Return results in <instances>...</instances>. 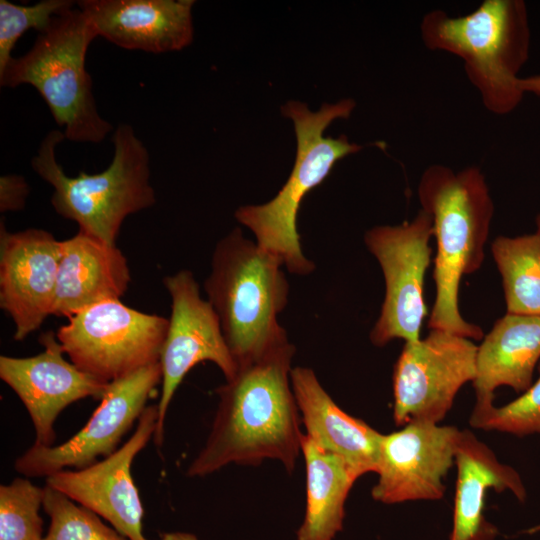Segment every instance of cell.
Listing matches in <instances>:
<instances>
[{
	"mask_svg": "<svg viewBox=\"0 0 540 540\" xmlns=\"http://www.w3.org/2000/svg\"><path fill=\"white\" fill-rule=\"evenodd\" d=\"M282 267L239 228L214 249L204 289L237 367L289 342L277 319L289 293Z\"/></svg>",
	"mask_w": 540,
	"mask_h": 540,
	"instance_id": "3957f363",
	"label": "cell"
},
{
	"mask_svg": "<svg viewBox=\"0 0 540 540\" xmlns=\"http://www.w3.org/2000/svg\"><path fill=\"white\" fill-rule=\"evenodd\" d=\"M301 452L306 468V510L297 540H333L343 528L345 502L360 475L305 434Z\"/></svg>",
	"mask_w": 540,
	"mask_h": 540,
	"instance_id": "7402d4cb",
	"label": "cell"
},
{
	"mask_svg": "<svg viewBox=\"0 0 540 540\" xmlns=\"http://www.w3.org/2000/svg\"><path fill=\"white\" fill-rule=\"evenodd\" d=\"M295 347L286 343L238 365L216 392L219 405L208 439L187 469L202 477L236 463L280 461L288 472L301 453L300 417L291 386Z\"/></svg>",
	"mask_w": 540,
	"mask_h": 540,
	"instance_id": "6da1fadb",
	"label": "cell"
},
{
	"mask_svg": "<svg viewBox=\"0 0 540 540\" xmlns=\"http://www.w3.org/2000/svg\"><path fill=\"white\" fill-rule=\"evenodd\" d=\"M160 540H199L194 534L187 532L164 533Z\"/></svg>",
	"mask_w": 540,
	"mask_h": 540,
	"instance_id": "f546056e",
	"label": "cell"
},
{
	"mask_svg": "<svg viewBox=\"0 0 540 540\" xmlns=\"http://www.w3.org/2000/svg\"><path fill=\"white\" fill-rule=\"evenodd\" d=\"M160 382V362L110 382L100 405L77 434L58 446L34 444L16 459V471L26 477L47 478L65 468H86L98 457L112 455Z\"/></svg>",
	"mask_w": 540,
	"mask_h": 540,
	"instance_id": "8fae6325",
	"label": "cell"
},
{
	"mask_svg": "<svg viewBox=\"0 0 540 540\" xmlns=\"http://www.w3.org/2000/svg\"><path fill=\"white\" fill-rule=\"evenodd\" d=\"M163 284L171 297V315L159 361L162 389L154 434L158 447L163 443L165 417L173 396L195 365L203 361L213 362L226 381L232 379L237 371L218 316L209 301L202 299L192 272L180 270L165 276Z\"/></svg>",
	"mask_w": 540,
	"mask_h": 540,
	"instance_id": "7c38bea8",
	"label": "cell"
},
{
	"mask_svg": "<svg viewBox=\"0 0 540 540\" xmlns=\"http://www.w3.org/2000/svg\"><path fill=\"white\" fill-rule=\"evenodd\" d=\"M519 86L523 93H531L540 96V74L521 77Z\"/></svg>",
	"mask_w": 540,
	"mask_h": 540,
	"instance_id": "f1b7e54d",
	"label": "cell"
},
{
	"mask_svg": "<svg viewBox=\"0 0 540 540\" xmlns=\"http://www.w3.org/2000/svg\"><path fill=\"white\" fill-rule=\"evenodd\" d=\"M168 325L115 299L71 316L56 336L75 366L110 383L159 362Z\"/></svg>",
	"mask_w": 540,
	"mask_h": 540,
	"instance_id": "ba28073f",
	"label": "cell"
},
{
	"mask_svg": "<svg viewBox=\"0 0 540 540\" xmlns=\"http://www.w3.org/2000/svg\"><path fill=\"white\" fill-rule=\"evenodd\" d=\"M29 185L23 176L7 174L0 178V211H19L25 207Z\"/></svg>",
	"mask_w": 540,
	"mask_h": 540,
	"instance_id": "83f0119b",
	"label": "cell"
},
{
	"mask_svg": "<svg viewBox=\"0 0 540 540\" xmlns=\"http://www.w3.org/2000/svg\"><path fill=\"white\" fill-rule=\"evenodd\" d=\"M157 420V404L147 406L132 436L112 455L83 469L50 475L46 484L107 520L127 539L148 540L143 534L144 509L131 466L154 437Z\"/></svg>",
	"mask_w": 540,
	"mask_h": 540,
	"instance_id": "5bb4252c",
	"label": "cell"
},
{
	"mask_svg": "<svg viewBox=\"0 0 540 540\" xmlns=\"http://www.w3.org/2000/svg\"><path fill=\"white\" fill-rule=\"evenodd\" d=\"M418 198L421 209L432 218L437 248L433 270L436 296L428 328L481 340V327L462 317L458 295L461 278L480 269L484 260L494 215L486 179L476 166L454 171L433 164L420 177Z\"/></svg>",
	"mask_w": 540,
	"mask_h": 540,
	"instance_id": "7a4b0ae2",
	"label": "cell"
},
{
	"mask_svg": "<svg viewBox=\"0 0 540 540\" xmlns=\"http://www.w3.org/2000/svg\"><path fill=\"white\" fill-rule=\"evenodd\" d=\"M61 241L44 229L10 233L0 223V307L22 341L52 315Z\"/></svg>",
	"mask_w": 540,
	"mask_h": 540,
	"instance_id": "2e32d148",
	"label": "cell"
},
{
	"mask_svg": "<svg viewBox=\"0 0 540 540\" xmlns=\"http://www.w3.org/2000/svg\"><path fill=\"white\" fill-rule=\"evenodd\" d=\"M193 0H82L97 37L128 50L179 51L193 41Z\"/></svg>",
	"mask_w": 540,
	"mask_h": 540,
	"instance_id": "e0dca14e",
	"label": "cell"
},
{
	"mask_svg": "<svg viewBox=\"0 0 540 540\" xmlns=\"http://www.w3.org/2000/svg\"><path fill=\"white\" fill-rule=\"evenodd\" d=\"M477 349L473 340L438 329L405 342L392 377L395 424H439L461 387L474 381Z\"/></svg>",
	"mask_w": 540,
	"mask_h": 540,
	"instance_id": "30bf717a",
	"label": "cell"
},
{
	"mask_svg": "<svg viewBox=\"0 0 540 540\" xmlns=\"http://www.w3.org/2000/svg\"><path fill=\"white\" fill-rule=\"evenodd\" d=\"M353 99L325 103L317 112L300 101H289L281 109L293 122L297 151L293 169L277 195L260 205H245L235 212L236 219L249 228L256 243L277 256L289 272L307 275L314 264L305 257L297 231V214L305 195L329 175L335 163L354 154L362 146L342 134L325 137L326 128L336 119H347L354 110Z\"/></svg>",
	"mask_w": 540,
	"mask_h": 540,
	"instance_id": "8992f818",
	"label": "cell"
},
{
	"mask_svg": "<svg viewBox=\"0 0 540 540\" xmlns=\"http://www.w3.org/2000/svg\"><path fill=\"white\" fill-rule=\"evenodd\" d=\"M290 379L305 435L320 448L343 458L360 477L376 473L383 434L344 412L312 369L292 368Z\"/></svg>",
	"mask_w": 540,
	"mask_h": 540,
	"instance_id": "d6986e66",
	"label": "cell"
},
{
	"mask_svg": "<svg viewBox=\"0 0 540 540\" xmlns=\"http://www.w3.org/2000/svg\"><path fill=\"white\" fill-rule=\"evenodd\" d=\"M96 37L83 12L68 8L53 17L27 53L13 57L0 72L2 87L33 86L64 128L65 138L73 142L100 143L113 129L97 110L85 66Z\"/></svg>",
	"mask_w": 540,
	"mask_h": 540,
	"instance_id": "52a82bcc",
	"label": "cell"
},
{
	"mask_svg": "<svg viewBox=\"0 0 540 540\" xmlns=\"http://www.w3.org/2000/svg\"><path fill=\"white\" fill-rule=\"evenodd\" d=\"M540 360V316L506 313L478 346L473 383V409L491 407L494 391L501 386L525 392L533 383Z\"/></svg>",
	"mask_w": 540,
	"mask_h": 540,
	"instance_id": "44dd1931",
	"label": "cell"
},
{
	"mask_svg": "<svg viewBox=\"0 0 540 540\" xmlns=\"http://www.w3.org/2000/svg\"><path fill=\"white\" fill-rule=\"evenodd\" d=\"M535 223L537 226V230L540 231V213L536 216Z\"/></svg>",
	"mask_w": 540,
	"mask_h": 540,
	"instance_id": "4dcf8cb0",
	"label": "cell"
},
{
	"mask_svg": "<svg viewBox=\"0 0 540 540\" xmlns=\"http://www.w3.org/2000/svg\"><path fill=\"white\" fill-rule=\"evenodd\" d=\"M455 465L457 481L450 540H494L497 528L484 516L486 494L489 489L510 491L519 501H525L527 492L519 473L500 462L469 430L460 431Z\"/></svg>",
	"mask_w": 540,
	"mask_h": 540,
	"instance_id": "ffe728a7",
	"label": "cell"
},
{
	"mask_svg": "<svg viewBox=\"0 0 540 540\" xmlns=\"http://www.w3.org/2000/svg\"><path fill=\"white\" fill-rule=\"evenodd\" d=\"M130 281L127 259L116 245L78 231L61 241L52 315L70 318L98 303L120 299Z\"/></svg>",
	"mask_w": 540,
	"mask_h": 540,
	"instance_id": "ac0fdd59",
	"label": "cell"
},
{
	"mask_svg": "<svg viewBox=\"0 0 540 540\" xmlns=\"http://www.w3.org/2000/svg\"><path fill=\"white\" fill-rule=\"evenodd\" d=\"M43 351L30 357H0V378L17 394L28 411L35 430V443L53 446L54 423L70 404L92 397L101 400L109 383L64 358L56 333L40 335Z\"/></svg>",
	"mask_w": 540,
	"mask_h": 540,
	"instance_id": "9a60e30c",
	"label": "cell"
},
{
	"mask_svg": "<svg viewBox=\"0 0 540 540\" xmlns=\"http://www.w3.org/2000/svg\"><path fill=\"white\" fill-rule=\"evenodd\" d=\"M43 496L44 488L26 478L0 486V540H43Z\"/></svg>",
	"mask_w": 540,
	"mask_h": 540,
	"instance_id": "d4e9b609",
	"label": "cell"
},
{
	"mask_svg": "<svg viewBox=\"0 0 540 540\" xmlns=\"http://www.w3.org/2000/svg\"><path fill=\"white\" fill-rule=\"evenodd\" d=\"M470 425L516 436L540 434V374L525 392L508 404L500 407L492 405L483 410L473 409Z\"/></svg>",
	"mask_w": 540,
	"mask_h": 540,
	"instance_id": "484cf974",
	"label": "cell"
},
{
	"mask_svg": "<svg viewBox=\"0 0 540 540\" xmlns=\"http://www.w3.org/2000/svg\"><path fill=\"white\" fill-rule=\"evenodd\" d=\"M507 313L540 316V231L498 236L491 245Z\"/></svg>",
	"mask_w": 540,
	"mask_h": 540,
	"instance_id": "603a6c76",
	"label": "cell"
},
{
	"mask_svg": "<svg viewBox=\"0 0 540 540\" xmlns=\"http://www.w3.org/2000/svg\"><path fill=\"white\" fill-rule=\"evenodd\" d=\"M73 6L69 0H43L33 5L0 0V72L13 58L11 52L27 30L43 32L55 15Z\"/></svg>",
	"mask_w": 540,
	"mask_h": 540,
	"instance_id": "4316f807",
	"label": "cell"
},
{
	"mask_svg": "<svg viewBox=\"0 0 540 540\" xmlns=\"http://www.w3.org/2000/svg\"><path fill=\"white\" fill-rule=\"evenodd\" d=\"M420 34L428 49L462 59L467 78L488 111L505 115L520 104L524 93L519 72L530 49L524 1L485 0L460 17L432 10L423 16Z\"/></svg>",
	"mask_w": 540,
	"mask_h": 540,
	"instance_id": "277c9868",
	"label": "cell"
},
{
	"mask_svg": "<svg viewBox=\"0 0 540 540\" xmlns=\"http://www.w3.org/2000/svg\"><path fill=\"white\" fill-rule=\"evenodd\" d=\"M460 431L454 426L412 422L383 434L373 499L384 504L441 499L443 480L455 463Z\"/></svg>",
	"mask_w": 540,
	"mask_h": 540,
	"instance_id": "4fadbf2b",
	"label": "cell"
},
{
	"mask_svg": "<svg viewBox=\"0 0 540 540\" xmlns=\"http://www.w3.org/2000/svg\"><path fill=\"white\" fill-rule=\"evenodd\" d=\"M431 216L420 210L400 225L375 226L364 235L366 247L377 259L385 281V296L370 340L378 347L396 338L420 339L426 316L424 279L431 262Z\"/></svg>",
	"mask_w": 540,
	"mask_h": 540,
	"instance_id": "9c48e42d",
	"label": "cell"
},
{
	"mask_svg": "<svg viewBox=\"0 0 540 540\" xmlns=\"http://www.w3.org/2000/svg\"><path fill=\"white\" fill-rule=\"evenodd\" d=\"M64 139V132L50 131L31 166L54 188L51 204L57 214L76 222L79 231L116 245L125 218L156 202L148 150L132 126L119 124L112 137L114 154L110 165L99 173L81 171L71 177L55 155L56 146Z\"/></svg>",
	"mask_w": 540,
	"mask_h": 540,
	"instance_id": "5b68a950",
	"label": "cell"
},
{
	"mask_svg": "<svg viewBox=\"0 0 540 540\" xmlns=\"http://www.w3.org/2000/svg\"><path fill=\"white\" fill-rule=\"evenodd\" d=\"M43 508L50 525L43 540H129L100 516L45 484Z\"/></svg>",
	"mask_w": 540,
	"mask_h": 540,
	"instance_id": "cb8c5ba5",
	"label": "cell"
}]
</instances>
